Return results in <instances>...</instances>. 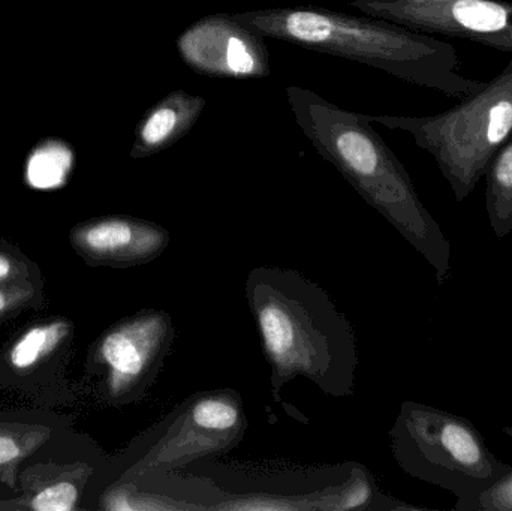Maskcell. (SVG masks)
I'll return each instance as SVG.
<instances>
[{"mask_svg":"<svg viewBox=\"0 0 512 511\" xmlns=\"http://www.w3.org/2000/svg\"><path fill=\"white\" fill-rule=\"evenodd\" d=\"M504 432L512 440V426L504 428ZM459 511H512V468L510 473L493 483L471 503L460 507Z\"/></svg>","mask_w":512,"mask_h":511,"instance_id":"18","label":"cell"},{"mask_svg":"<svg viewBox=\"0 0 512 511\" xmlns=\"http://www.w3.org/2000/svg\"><path fill=\"white\" fill-rule=\"evenodd\" d=\"M174 336L173 318L159 309H144L105 330L89 353L102 399L116 407L141 401L158 380Z\"/></svg>","mask_w":512,"mask_h":511,"instance_id":"6","label":"cell"},{"mask_svg":"<svg viewBox=\"0 0 512 511\" xmlns=\"http://www.w3.org/2000/svg\"><path fill=\"white\" fill-rule=\"evenodd\" d=\"M72 248L90 266L126 267L150 263L164 254L171 234L156 222L107 216L78 225L69 234Z\"/></svg>","mask_w":512,"mask_h":511,"instance_id":"10","label":"cell"},{"mask_svg":"<svg viewBox=\"0 0 512 511\" xmlns=\"http://www.w3.org/2000/svg\"><path fill=\"white\" fill-rule=\"evenodd\" d=\"M231 17L262 38L282 39L307 50L364 63L448 98H466L486 83L462 75L459 54L450 42L370 15L279 8Z\"/></svg>","mask_w":512,"mask_h":511,"instance_id":"3","label":"cell"},{"mask_svg":"<svg viewBox=\"0 0 512 511\" xmlns=\"http://www.w3.org/2000/svg\"><path fill=\"white\" fill-rule=\"evenodd\" d=\"M80 500V488L71 480H57L36 492L29 500V507L38 511H71Z\"/></svg>","mask_w":512,"mask_h":511,"instance_id":"17","label":"cell"},{"mask_svg":"<svg viewBox=\"0 0 512 511\" xmlns=\"http://www.w3.org/2000/svg\"><path fill=\"white\" fill-rule=\"evenodd\" d=\"M486 209L498 239L512 231V134L486 171Z\"/></svg>","mask_w":512,"mask_h":511,"instance_id":"13","label":"cell"},{"mask_svg":"<svg viewBox=\"0 0 512 511\" xmlns=\"http://www.w3.org/2000/svg\"><path fill=\"white\" fill-rule=\"evenodd\" d=\"M72 156L62 146H47L32 156L27 168L30 185L39 189L56 188L71 168Z\"/></svg>","mask_w":512,"mask_h":511,"instance_id":"14","label":"cell"},{"mask_svg":"<svg viewBox=\"0 0 512 511\" xmlns=\"http://www.w3.org/2000/svg\"><path fill=\"white\" fill-rule=\"evenodd\" d=\"M288 96L298 125L319 155L423 255L444 284L451 272L450 242L421 203L405 165L373 131L370 117L343 110L300 87H289Z\"/></svg>","mask_w":512,"mask_h":511,"instance_id":"2","label":"cell"},{"mask_svg":"<svg viewBox=\"0 0 512 511\" xmlns=\"http://www.w3.org/2000/svg\"><path fill=\"white\" fill-rule=\"evenodd\" d=\"M74 326L66 318H48L24 330L8 348L5 363L17 375H29L71 342Z\"/></svg>","mask_w":512,"mask_h":511,"instance_id":"12","label":"cell"},{"mask_svg":"<svg viewBox=\"0 0 512 511\" xmlns=\"http://www.w3.org/2000/svg\"><path fill=\"white\" fill-rule=\"evenodd\" d=\"M44 302L41 279L0 284V321L9 320Z\"/></svg>","mask_w":512,"mask_h":511,"instance_id":"16","label":"cell"},{"mask_svg":"<svg viewBox=\"0 0 512 511\" xmlns=\"http://www.w3.org/2000/svg\"><path fill=\"white\" fill-rule=\"evenodd\" d=\"M206 101L185 92L170 93L150 110L138 132L141 155H152L185 137L203 113Z\"/></svg>","mask_w":512,"mask_h":511,"instance_id":"11","label":"cell"},{"mask_svg":"<svg viewBox=\"0 0 512 511\" xmlns=\"http://www.w3.org/2000/svg\"><path fill=\"white\" fill-rule=\"evenodd\" d=\"M391 450L408 476L451 492L454 510L510 473L465 417L420 402H403L390 431Z\"/></svg>","mask_w":512,"mask_h":511,"instance_id":"5","label":"cell"},{"mask_svg":"<svg viewBox=\"0 0 512 511\" xmlns=\"http://www.w3.org/2000/svg\"><path fill=\"white\" fill-rule=\"evenodd\" d=\"M42 426H0V467L15 465L47 441Z\"/></svg>","mask_w":512,"mask_h":511,"instance_id":"15","label":"cell"},{"mask_svg":"<svg viewBox=\"0 0 512 511\" xmlns=\"http://www.w3.org/2000/svg\"><path fill=\"white\" fill-rule=\"evenodd\" d=\"M408 132L432 155L457 201H465L512 134V53L507 66L477 92L435 116L370 117Z\"/></svg>","mask_w":512,"mask_h":511,"instance_id":"4","label":"cell"},{"mask_svg":"<svg viewBox=\"0 0 512 511\" xmlns=\"http://www.w3.org/2000/svg\"><path fill=\"white\" fill-rule=\"evenodd\" d=\"M180 56L210 77L256 78L270 74L262 36L231 15H212L192 24L177 41Z\"/></svg>","mask_w":512,"mask_h":511,"instance_id":"9","label":"cell"},{"mask_svg":"<svg viewBox=\"0 0 512 511\" xmlns=\"http://www.w3.org/2000/svg\"><path fill=\"white\" fill-rule=\"evenodd\" d=\"M39 278L35 264L14 246L0 245V284L36 281Z\"/></svg>","mask_w":512,"mask_h":511,"instance_id":"19","label":"cell"},{"mask_svg":"<svg viewBox=\"0 0 512 511\" xmlns=\"http://www.w3.org/2000/svg\"><path fill=\"white\" fill-rule=\"evenodd\" d=\"M248 429L242 398L236 390H213L185 402L164 437L129 474L167 473L206 456L239 446Z\"/></svg>","mask_w":512,"mask_h":511,"instance_id":"7","label":"cell"},{"mask_svg":"<svg viewBox=\"0 0 512 511\" xmlns=\"http://www.w3.org/2000/svg\"><path fill=\"white\" fill-rule=\"evenodd\" d=\"M370 17L512 53V2L507 0H355Z\"/></svg>","mask_w":512,"mask_h":511,"instance_id":"8","label":"cell"},{"mask_svg":"<svg viewBox=\"0 0 512 511\" xmlns=\"http://www.w3.org/2000/svg\"><path fill=\"white\" fill-rule=\"evenodd\" d=\"M245 293L277 404L283 386L298 377L330 398L354 396L358 368L354 327L321 285L297 270L259 266L249 273Z\"/></svg>","mask_w":512,"mask_h":511,"instance_id":"1","label":"cell"}]
</instances>
